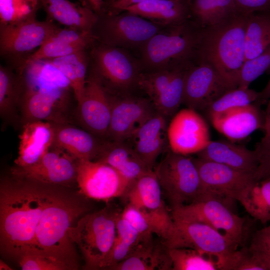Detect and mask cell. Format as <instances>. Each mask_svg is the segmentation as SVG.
Wrapping results in <instances>:
<instances>
[{
    "mask_svg": "<svg viewBox=\"0 0 270 270\" xmlns=\"http://www.w3.org/2000/svg\"><path fill=\"white\" fill-rule=\"evenodd\" d=\"M0 188V244L4 256L16 260L33 250L42 212L56 192L50 185L16 178Z\"/></svg>",
    "mask_w": 270,
    "mask_h": 270,
    "instance_id": "1",
    "label": "cell"
},
{
    "mask_svg": "<svg viewBox=\"0 0 270 270\" xmlns=\"http://www.w3.org/2000/svg\"><path fill=\"white\" fill-rule=\"evenodd\" d=\"M248 14L238 12L218 24L202 29L198 62L211 66L230 90L238 88L245 62Z\"/></svg>",
    "mask_w": 270,
    "mask_h": 270,
    "instance_id": "2",
    "label": "cell"
},
{
    "mask_svg": "<svg viewBox=\"0 0 270 270\" xmlns=\"http://www.w3.org/2000/svg\"><path fill=\"white\" fill-rule=\"evenodd\" d=\"M86 208L58 192L43 210L34 236V252L52 256L70 269L77 268L76 252L68 230Z\"/></svg>",
    "mask_w": 270,
    "mask_h": 270,
    "instance_id": "3",
    "label": "cell"
},
{
    "mask_svg": "<svg viewBox=\"0 0 270 270\" xmlns=\"http://www.w3.org/2000/svg\"><path fill=\"white\" fill-rule=\"evenodd\" d=\"M203 28L190 19L158 32L144 44L143 58L154 72L198 62Z\"/></svg>",
    "mask_w": 270,
    "mask_h": 270,
    "instance_id": "4",
    "label": "cell"
},
{
    "mask_svg": "<svg viewBox=\"0 0 270 270\" xmlns=\"http://www.w3.org/2000/svg\"><path fill=\"white\" fill-rule=\"evenodd\" d=\"M120 211L105 207L85 214L69 229L71 240L83 254L86 269H102L114 243L116 219Z\"/></svg>",
    "mask_w": 270,
    "mask_h": 270,
    "instance_id": "5",
    "label": "cell"
},
{
    "mask_svg": "<svg viewBox=\"0 0 270 270\" xmlns=\"http://www.w3.org/2000/svg\"><path fill=\"white\" fill-rule=\"evenodd\" d=\"M171 210L196 202L206 194L192 158L171 150L154 170Z\"/></svg>",
    "mask_w": 270,
    "mask_h": 270,
    "instance_id": "6",
    "label": "cell"
},
{
    "mask_svg": "<svg viewBox=\"0 0 270 270\" xmlns=\"http://www.w3.org/2000/svg\"><path fill=\"white\" fill-rule=\"evenodd\" d=\"M173 229L162 240L168 248H190L214 258L218 270L225 268L238 246L224 234L200 222L174 221Z\"/></svg>",
    "mask_w": 270,
    "mask_h": 270,
    "instance_id": "7",
    "label": "cell"
},
{
    "mask_svg": "<svg viewBox=\"0 0 270 270\" xmlns=\"http://www.w3.org/2000/svg\"><path fill=\"white\" fill-rule=\"evenodd\" d=\"M174 221L200 222L220 231L238 246L244 236L245 220L234 214L222 200L206 194L200 200L172 210Z\"/></svg>",
    "mask_w": 270,
    "mask_h": 270,
    "instance_id": "8",
    "label": "cell"
},
{
    "mask_svg": "<svg viewBox=\"0 0 270 270\" xmlns=\"http://www.w3.org/2000/svg\"><path fill=\"white\" fill-rule=\"evenodd\" d=\"M193 64L140 74L138 84L148 94L156 110L167 119L182 103L186 74Z\"/></svg>",
    "mask_w": 270,
    "mask_h": 270,
    "instance_id": "9",
    "label": "cell"
},
{
    "mask_svg": "<svg viewBox=\"0 0 270 270\" xmlns=\"http://www.w3.org/2000/svg\"><path fill=\"white\" fill-rule=\"evenodd\" d=\"M192 160L206 192L224 202H240L256 182L254 174L198 157Z\"/></svg>",
    "mask_w": 270,
    "mask_h": 270,
    "instance_id": "10",
    "label": "cell"
},
{
    "mask_svg": "<svg viewBox=\"0 0 270 270\" xmlns=\"http://www.w3.org/2000/svg\"><path fill=\"white\" fill-rule=\"evenodd\" d=\"M76 182L80 194L105 202L122 197L130 184L110 166L90 160H77Z\"/></svg>",
    "mask_w": 270,
    "mask_h": 270,
    "instance_id": "11",
    "label": "cell"
},
{
    "mask_svg": "<svg viewBox=\"0 0 270 270\" xmlns=\"http://www.w3.org/2000/svg\"><path fill=\"white\" fill-rule=\"evenodd\" d=\"M170 150L188 155L198 154L211 140L208 127L196 110L186 108L172 116L167 130Z\"/></svg>",
    "mask_w": 270,
    "mask_h": 270,
    "instance_id": "12",
    "label": "cell"
},
{
    "mask_svg": "<svg viewBox=\"0 0 270 270\" xmlns=\"http://www.w3.org/2000/svg\"><path fill=\"white\" fill-rule=\"evenodd\" d=\"M60 150H49L35 164L26 166H16L12 173L16 178L50 186H69L76 181L77 160Z\"/></svg>",
    "mask_w": 270,
    "mask_h": 270,
    "instance_id": "13",
    "label": "cell"
},
{
    "mask_svg": "<svg viewBox=\"0 0 270 270\" xmlns=\"http://www.w3.org/2000/svg\"><path fill=\"white\" fill-rule=\"evenodd\" d=\"M0 27V54L14 57L38 48L58 28L50 18L40 21L36 18Z\"/></svg>",
    "mask_w": 270,
    "mask_h": 270,
    "instance_id": "14",
    "label": "cell"
},
{
    "mask_svg": "<svg viewBox=\"0 0 270 270\" xmlns=\"http://www.w3.org/2000/svg\"><path fill=\"white\" fill-rule=\"evenodd\" d=\"M230 88L209 64L198 62L187 72L182 104L196 110H206Z\"/></svg>",
    "mask_w": 270,
    "mask_h": 270,
    "instance_id": "15",
    "label": "cell"
},
{
    "mask_svg": "<svg viewBox=\"0 0 270 270\" xmlns=\"http://www.w3.org/2000/svg\"><path fill=\"white\" fill-rule=\"evenodd\" d=\"M127 204L150 216L168 232L174 223L162 199V192L154 170H150L130 182L122 196Z\"/></svg>",
    "mask_w": 270,
    "mask_h": 270,
    "instance_id": "16",
    "label": "cell"
},
{
    "mask_svg": "<svg viewBox=\"0 0 270 270\" xmlns=\"http://www.w3.org/2000/svg\"><path fill=\"white\" fill-rule=\"evenodd\" d=\"M38 82V88L28 86L23 96L22 111L26 122L58 120L66 105V90L70 84L48 83L42 79Z\"/></svg>",
    "mask_w": 270,
    "mask_h": 270,
    "instance_id": "17",
    "label": "cell"
},
{
    "mask_svg": "<svg viewBox=\"0 0 270 270\" xmlns=\"http://www.w3.org/2000/svg\"><path fill=\"white\" fill-rule=\"evenodd\" d=\"M128 12L106 18L100 36L108 46L144 44L158 32V28L154 24L140 16Z\"/></svg>",
    "mask_w": 270,
    "mask_h": 270,
    "instance_id": "18",
    "label": "cell"
},
{
    "mask_svg": "<svg viewBox=\"0 0 270 270\" xmlns=\"http://www.w3.org/2000/svg\"><path fill=\"white\" fill-rule=\"evenodd\" d=\"M157 113L148 99L126 97L112 102L107 136L110 140H124Z\"/></svg>",
    "mask_w": 270,
    "mask_h": 270,
    "instance_id": "19",
    "label": "cell"
},
{
    "mask_svg": "<svg viewBox=\"0 0 270 270\" xmlns=\"http://www.w3.org/2000/svg\"><path fill=\"white\" fill-rule=\"evenodd\" d=\"M78 106L80 120L88 131L96 136H107L112 102L98 78L92 77L86 80L84 93Z\"/></svg>",
    "mask_w": 270,
    "mask_h": 270,
    "instance_id": "20",
    "label": "cell"
},
{
    "mask_svg": "<svg viewBox=\"0 0 270 270\" xmlns=\"http://www.w3.org/2000/svg\"><path fill=\"white\" fill-rule=\"evenodd\" d=\"M259 106L254 102L232 108L209 118L214 128L226 138L240 140L262 129L264 117Z\"/></svg>",
    "mask_w": 270,
    "mask_h": 270,
    "instance_id": "21",
    "label": "cell"
},
{
    "mask_svg": "<svg viewBox=\"0 0 270 270\" xmlns=\"http://www.w3.org/2000/svg\"><path fill=\"white\" fill-rule=\"evenodd\" d=\"M168 126L167 118L157 112L124 140L151 170L168 140Z\"/></svg>",
    "mask_w": 270,
    "mask_h": 270,
    "instance_id": "22",
    "label": "cell"
},
{
    "mask_svg": "<svg viewBox=\"0 0 270 270\" xmlns=\"http://www.w3.org/2000/svg\"><path fill=\"white\" fill-rule=\"evenodd\" d=\"M17 166H26L38 162L54 144V128L50 122L36 120L26 122L20 136Z\"/></svg>",
    "mask_w": 270,
    "mask_h": 270,
    "instance_id": "23",
    "label": "cell"
},
{
    "mask_svg": "<svg viewBox=\"0 0 270 270\" xmlns=\"http://www.w3.org/2000/svg\"><path fill=\"white\" fill-rule=\"evenodd\" d=\"M94 58L100 74L112 85L126 88L138 83L140 74L130 59L122 51L108 46L94 50Z\"/></svg>",
    "mask_w": 270,
    "mask_h": 270,
    "instance_id": "24",
    "label": "cell"
},
{
    "mask_svg": "<svg viewBox=\"0 0 270 270\" xmlns=\"http://www.w3.org/2000/svg\"><path fill=\"white\" fill-rule=\"evenodd\" d=\"M94 160L110 166L130 183L143 174L152 170L124 140H110L102 143Z\"/></svg>",
    "mask_w": 270,
    "mask_h": 270,
    "instance_id": "25",
    "label": "cell"
},
{
    "mask_svg": "<svg viewBox=\"0 0 270 270\" xmlns=\"http://www.w3.org/2000/svg\"><path fill=\"white\" fill-rule=\"evenodd\" d=\"M197 154L203 160L254 174L258 164L255 150L226 140H210Z\"/></svg>",
    "mask_w": 270,
    "mask_h": 270,
    "instance_id": "26",
    "label": "cell"
},
{
    "mask_svg": "<svg viewBox=\"0 0 270 270\" xmlns=\"http://www.w3.org/2000/svg\"><path fill=\"white\" fill-rule=\"evenodd\" d=\"M110 270H172V262L162 241L152 238L140 241L129 256Z\"/></svg>",
    "mask_w": 270,
    "mask_h": 270,
    "instance_id": "27",
    "label": "cell"
},
{
    "mask_svg": "<svg viewBox=\"0 0 270 270\" xmlns=\"http://www.w3.org/2000/svg\"><path fill=\"white\" fill-rule=\"evenodd\" d=\"M48 16L68 27L92 32L98 16L90 7L83 6L69 0H40Z\"/></svg>",
    "mask_w": 270,
    "mask_h": 270,
    "instance_id": "28",
    "label": "cell"
},
{
    "mask_svg": "<svg viewBox=\"0 0 270 270\" xmlns=\"http://www.w3.org/2000/svg\"><path fill=\"white\" fill-rule=\"evenodd\" d=\"M54 144L76 160H94L102 145L90 132L72 126L54 128Z\"/></svg>",
    "mask_w": 270,
    "mask_h": 270,
    "instance_id": "29",
    "label": "cell"
},
{
    "mask_svg": "<svg viewBox=\"0 0 270 270\" xmlns=\"http://www.w3.org/2000/svg\"><path fill=\"white\" fill-rule=\"evenodd\" d=\"M123 10L172 25L183 22L192 16L190 5L184 0H150Z\"/></svg>",
    "mask_w": 270,
    "mask_h": 270,
    "instance_id": "30",
    "label": "cell"
},
{
    "mask_svg": "<svg viewBox=\"0 0 270 270\" xmlns=\"http://www.w3.org/2000/svg\"><path fill=\"white\" fill-rule=\"evenodd\" d=\"M47 61L68 80L76 99L80 102L86 82L88 62L85 50Z\"/></svg>",
    "mask_w": 270,
    "mask_h": 270,
    "instance_id": "31",
    "label": "cell"
},
{
    "mask_svg": "<svg viewBox=\"0 0 270 270\" xmlns=\"http://www.w3.org/2000/svg\"><path fill=\"white\" fill-rule=\"evenodd\" d=\"M190 9L193 20L202 28L218 24L238 12L234 0H192Z\"/></svg>",
    "mask_w": 270,
    "mask_h": 270,
    "instance_id": "32",
    "label": "cell"
},
{
    "mask_svg": "<svg viewBox=\"0 0 270 270\" xmlns=\"http://www.w3.org/2000/svg\"><path fill=\"white\" fill-rule=\"evenodd\" d=\"M270 44V16L265 12L248 14L245 62L260 54Z\"/></svg>",
    "mask_w": 270,
    "mask_h": 270,
    "instance_id": "33",
    "label": "cell"
},
{
    "mask_svg": "<svg viewBox=\"0 0 270 270\" xmlns=\"http://www.w3.org/2000/svg\"><path fill=\"white\" fill-rule=\"evenodd\" d=\"M121 211L116 219V234L114 243L104 264L102 269L110 270L112 266L126 258L141 241L139 234L122 216Z\"/></svg>",
    "mask_w": 270,
    "mask_h": 270,
    "instance_id": "34",
    "label": "cell"
},
{
    "mask_svg": "<svg viewBox=\"0 0 270 270\" xmlns=\"http://www.w3.org/2000/svg\"><path fill=\"white\" fill-rule=\"evenodd\" d=\"M254 218L265 224L270 222V178L256 182L240 202Z\"/></svg>",
    "mask_w": 270,
    "mask_h": 270,
    "instance_id": "35",
    "label": "cell"
},
{
    "mask_svg": "<svg viewBox=\"0 0 270 270\" xmlns=\"http://www.w3.org/2000/svg\"><path fill=\"white\" fill-rule=\"evenodd\" d=\"M172 270H217L216 260L190 248H168Z\"/></svg>",
    "mask_w": 270,
    "mask_h": 270,
    "instance_id": "36",
    "label": "cell"
},
{
    "mask_svg": "<svg viewBox=\"0 0 270 270\" xmlns=\"http://www.w3.org/2000/svg\"><path fill=\"white\" fill-rule=\"evenodd\" d=\"M40 0H0V26L35 18Z\"/></svg>",
    "mask_w": 270,
    "mask_h": 270,
    "instance_id": "37",
    "label": "cell"
},
{
    "mask_svg": "<svg viewBox=\"0 0 270 270\" xmlns=\"http://www.w3.org/2000/svg\"><path fill=\"white\" fill-rule=\"evenodd\" d=\"M120 214L139 234L141 241L153 238L154 234L162 240L166 238V231L160 224L134 206L126 204Z\"/></svg>",
    "mask_w": 270,
    "mask_h": 270,
    "instance_id": "38",
    "label": "cell"
},
{
    "mask_svg": "<svg viewBox=\"0 0 270 270\" xmlns=\"http://www.w3.org/2000/svg\"><path fill=\"white\" fill-rule=\"evenodd\" d=\"M86 48L82 45L64 42L52 34L36 50L25 60L22 66L26 67L40 60H48L62 57L85 50Z\"/></svg>",
    "mask_w": 270,
    "mask_h": 270,
    "instance_id": "39",
    "label": "cell"
},
{
    "mask_svg": "<svg viewBox=\"0 0 270 270\" xmlns=\"http://www.w3.org/2000/svg\"><path fill=\"white\" fill-rule=\"evenodd\" d=\"M258 92L249 88L231 90L215 100L206 110L209 117L228 110L256 102Z\"/></svg>",
    "mask_w": 270,
    "mask_h": 270,
    "instance_id": "40",
    "label": "cell"
},
{
    "mask_svg": "<svg viewBox=\"0 0 270 270\" xmlns=\"http://www.w3.org/2000/svg\"><path fill=\"white\" fill-rule=\"evenodd\" d=\"M18 84L6 68L0 67V111L2 116L12 112L20 96Z\"/></svg>",
    "mask_w": 270,
    "mask_h": 270,
    "instance_id": "41",
    "label": "cell"
},
{
    "mask_svg": "<svg viewBox=\"0 0 270 270\" xmlns=\"http://www.w3.org/2000/svg\"><path fill=\"white\" fill-rule=\"evenodd\" d=\"M270 69V44L258 56L246 60L243 66L238 88L246 89L255 80Z\"/></svg>",
    "mask_w": 270,
    "mask_h": 270,
    "instance_id": "42",
    "label": "cell"
},
{
    "mask_svg": "<svg viewBox=\"0 0 270 270\" xmlns=\"http://www.w3.org/2000/svg\"><path fill=\"white\" fill-rule=\"evenodd\" d=\"M248 248L264 270H270V225L253 234Z\"/></svg>",
    "mask_w": 270,
    "mask_h": 270,
    "instance_id": "43",
    "label": "cell"
},
{
    "mask_svg": "<svg viewBox=\"0 0 270 270\" xmlns=\"http://www.w3.org/2000/svg\"><path fill=\"white\" fill-rule=\"evenodd\" d=\"M16 260L23 270H70L66 264L58 259L34 252H25Z\"/></svg>",
    "mask_w": 270,
    "mask_h": 270,
    "instance_id": "44",
    "label": "cell"
},
{
    "mask_svg": "<svg viewBox=\"0 0 270 270\" xmlns=\"http://www.w3.org/2000/svg\"><path fill=\"white\" fill-rule=\"evenodd\" d=\"M258 164L254 174L256 182L270 178V136L263 137L254 150Z\"/></svg>",
    "mask_w": 270,
    "mask_h": 270,
    "instance_id": "45",
    "label": "cell"
},
{
    "mask_svg": "<svg viewBox=\"0 0 270 270\" xmlns=\"http://www.w3.org/2000/svg\"><path fill=\"white\" fill-rule=\"evenodd\" d=\"M238 12L249 14L270 12V0H234Z\"/></svg>",
    "mask_w": 270,
    "mask_h": 270,
    "instance_id": "46",
    "label": "cell"
},
{
    "mask_svg": "<svg viewBox=\"0 0 270 270\" xmlns=\"http://www.w3.org/2000/svg\"><path fill=\"white\" fill-rule=\"evenodd\" d=\"M266 108L264 114V125L262 130L264 132L263 137L270 136V99L268 100Z\"/></svg>",
    "mask_w": 270,
    "mask_h": 270,
    "instance_id": "47",
    "label": "cell"
},
{
    "mask_svg": "<svg viewBox=\"0 0 270 270\" xmlns=\"http://www.w3.org/2000/svg\"><path fill=\"white\" fill-rule=\"evenodd\" d=\"M270 99V79L268 81L264 88L260 92L256 103L258 104L266 102Z\"/></svg>",
    "mask_w": 270,
    "mask_h": 270,
    "instance_id": "48",
    "label": "cell"
},
{
    "mask_svg": "<svg viewBox=\"0 0 270 270\" xmlns=\"http://www.w3.org/2000/svg\"><path fill=\"white\" fill-rule=\"evenodd\" d=\"M90 8L96 14L100 12L104 6V0H87Z\"/></svg>",
    "mask_w": 270,
    "mask_h": 270,
    "instance_id": "49",
    "label": "cell"
},
{
    "mask_svg": "<svg viewBox=\"0 0 270 270\" xmlns=\"http://www.w3.org/2000/svg\"><path fill=\"white\" fill-rule=\"evenodd\" d=\"M129 0H112L110 6L114 10H122Z\"/></svg>",
    "mask_w": 270,
    "mask_h": 270,
    "instance_id": "50",
    "label": "cell"
},
{
    "mask_svg": "<svg viewBox=\"0 0 270 270\" xmlns=\"http://www.w3.org/2000/svg\"><path fill=\"white\" fill-rule=\"evenodd\" d=\"M150 0H129L125 4L124 8L122 10L126 8L132 6L137 4H138L146 2H148Z\"/></svg>",
    "mask_w": 270,
    "mask_h": 270,
    "instance_id": "51",
    "label": "cell"
},
{
    "mask_svg": "<svg viewBox=\"0 0 270 270\" xmlns=\"http://www.w3.org/2000/svg\"><path fill=\"white\" fill-rule=\"evenodd\" d=\"M0 270H12L7 264H6L4 262L0 260Z\"/></svg>",
    "mask_w": 270,
    "mask_h": 270,
    "instance_id": "52",
    "label": "cell"
},
{
    "mask_svg": "<svg viewBox=\"0 0 270 270\" xmlns=\"http://www.w3.org/2000/svg\"><path fill=\"white\" fill-rule=\"evenodd\" d=\"M186 1L190 6L192 0H184Z\"/></svg>",
    "mask_w": 270,
    "mask_h": 270,
    "instance_id": "53",
    "label": "cell"
},
{
    "mask_svg": "<svg viewBox=\"0 0 270 270\" xmlns=\"http://www.w3.org/2000/svg\"><path fill=\"white\" fill-rule=\"evenodd\" d=\"M266 13L270 16V12H266Z\"/></svg>",
    "mask_w": 270,
    "mask_h": 270,
    "instance_id": "54",
    "label": "cell"
},
{
    "mask_svg": "<svg viewBox=\"0 0 270 270\" xmlns=\"http://www.w3.org/2000/svg\"></svg>",
    "mask_w": 270,
    "mask_h": 270,
    "instance_id": "55",
    "label": "cell"
}]
</instances>
